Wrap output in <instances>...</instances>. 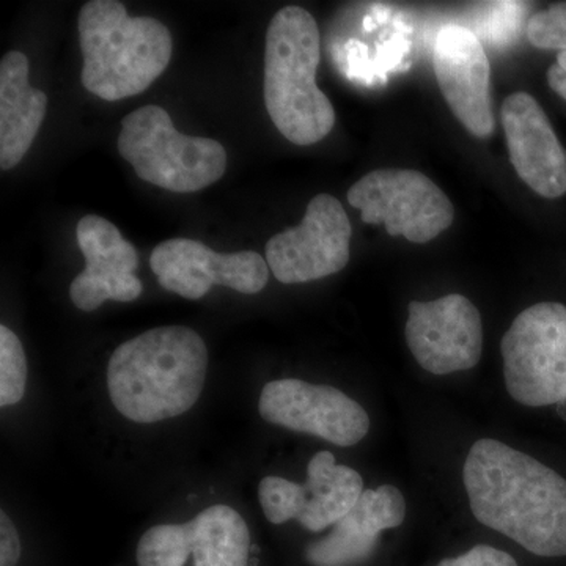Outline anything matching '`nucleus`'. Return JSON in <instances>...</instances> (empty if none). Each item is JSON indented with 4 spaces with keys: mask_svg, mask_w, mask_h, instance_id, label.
Instances as JSON below:
<instances>
[{
    "mask_svg": "<svg viewBox=\"0 0 566 566\" xmlns=\"http://www.w3.org/2000/svg\"><path fill=\"white\" fill-rule=\"evenodd\" d=\"M191 554L189 524H161L142 536L136 558L139 566H185Z\"/></svg>",
    "mask_w": 566,
    "mask_h": 566,
    "instance_id": "19",
    "label": "nucleus"
},
{
    "mask_svg": "<svg viewBox=\"0 0 566 566\" xmlns=\"http://www.w3.org/2000/svg\"><path fill=\"white\" fill-rule=\"evenodd\" d=\"M438 566H517L515 558L493 546L479 545L455 558H446Z\"/></svg>",
    "mask_w": 566,
    "mask_h": 566,
    "instance_id": "22",
    "label": "nucleus"
},
{
    "mask_svg": "<svg viewBox=\"0 0 566 566\" xmlns=\"http://www.w3.org/2000/svg\"><path fill=\"white\" fill-rule=\"evenodd\" d=\"M364 493V480L333 453L318 452L307 465L304 485L283 476H264L259 485L260 505L270 523L296 520L311 532H322L348 515Z\"/></svg>",
    "mask_w": 566,
    "mask_h": 566,
    "instance_id": "8",
    "label": "nucleus"
},
{
    "mask_svg": "<svg viewBox=\"0 0 566 566\" xmlns=\"http://www.w3.org/2000/svg\"><path fill=\"white\" fill-rule=\"evenodd\" d=\"M259 411L266 422L338 447L359 444L370 430V417L352 397L333 386L301 379L268 382L260 395Z\"/></svg>",
    "mask_w": 566,
    "mask_h": 566,
    "instance_id": "10",
    "label": "nucleus"
},
{
    "mask_svg": "<svg viewBox=\"0 0 566 566\" xmlns=\"http://www.w3.org/2000/svg\"><path fill=\"white\" fill-rule=\"evenodd\" d=\"M472 515L539 557H566V480L535 458L480 439L465 458Z\"/></svg>",
    "mask_w": 566,
    "mask_h": 566,
    "instance_id": "1",
    "label": "nucleus"
},
{
    "mask_svg": "<svg viewBox=\"0 0 566 566\" xmlns=\"http://www.w3.org/2000/svg\"><path fill=\"white\" fill-rule=\"evenodd\" d=\"M150 268L159 285L186 300H202L214 285L255 294L270 281L266 259L253 251L219 253L200 241L174 238L153 249Z\"/></svg>",
    "mask_w": 566,
    "mask_h": 566,
    "instance_id": "11",
    "label": "nucleus"
},
{
    "mask_svg": "<svg viewBox=\"0 0 566 566\" xmlns=\"http://www.w3.org/2000/svg\"><path fill=\"white\" fill-rule=\"evenodd\" d=\"M433 63L442 96L461 125L479 139L493 136L491 66L474 32L460 25L442 28L436 36Z\"/></svg>",
    "mask_w": 566,
    "mask_h": 566,
    "instance_id": "13",
    "label": "nucleus"
},
{
    "mask_svg": "<svg viewBox=\"0 0 566 566\" xmlns=\"http://www.w3.org/2000/svg\"><path fill=\"white\" fill-rule=\"evenodd\" d=\"M322 39L303 7L274 14L264 52V104L275 128L294 145L323 140L335 126L333 103L316 85Z\"/></svg>",
    "mask_w": 566,
    "mask_h": 566,
    "instance_id": "3",
    "label": "nucleus"
},
{
    "mask_svg": "<svg viewBox=\"0 0 566 566\" xmlns=\"http://www.w3.org/2000/svg\"><path fill=\"white\" fill-rule=\"evenodd\" d=\"M510 163L521 180L545 199L566 193V150L545 109L526 92L506 96L501 107Z\"/></svg>",
    "mask_w": 566,
    "mask_h": 566,
    "instance_id": "15",
    "label": "nucleus"
},
{
    "mask_svg": "<svg viewBox=\"0 0 566 566\" xmlns=\"http://www.w3.org/2000/svg\"><path fill=\"white\" fill-rule=\"evenodd\" d=\"M188 524L193 566H248L251 532L232 506H210Z\"/></svg>",
    "mask_w": 566,
    "mask_h": 566,
    "instance_id": "18",
    "label": "nucleus"
},
{
    "mask_svg": "<svg viewBox=\"0 0 566 566\" xmlns=\"http://www.w3.org/2000/svg\"><path fill=\"white\" fill-rule=\"evenodd\" d=\"M207 371L208 348L196 331L156 327L112 353L107 390L123 417L156 423L185 415L199 401Z\"/></svg>",
    "mask_w": 566,
    "mask_h": 566,
    "instance_id": "2",
    "label": "nucleus"
},
{
    "mask_svg": "<svg viewBox=\"0 0 566 566\" xmlns=\"http://www.w3.org/2000/svg\"><path fill=\"white\" fill-rule=\"evenodd\" d=\"M352 233L344 205L329 193H318L300 226L268 241V266L285 285L340 273L349 262Z\"/></svg>",
    "mask_w": 566,
    "mask_h": 566,
    "instance_id": "9",
    "label": "nucleus"
},
{
    "mask_svg": "<svg viewBox=\"0 0 566 566\" xmlns=\"http://www.w3.org/2000/svg\"><path fill=\"white\" fill-rule=\"evenodd\" d=\"M118 151L142 180L178 193L202 191L227 169L226 148L219 142L177 132L158 106L140 107L123 118Z\"/></svg>",
    "mask_w": 566,
    "mask_h": 566,
    "instance_id": "5",
    "label": "nucleus"
},
{
    "mask_svg": "<svg viewBox=\"0 0 566 566\" xmlns=\"http://www.w3.org/2000/svg\"><path fill=\"white\" fill-rule=\"evenodd\" d=\"M406 516V501L392 485L365 490L348 515L334 524L326 538L312 543L305 558L312 566H356L374 554L379 534L400 527Z\"/></svg>",
    "mask_w": 566,
    "mask_h": 566,
    "instance_id": "16",
    "label": "nucleus"
},
{
    "mask_svg": "<svg viewBox=\"0 0 566 566\" xmlns=\"http://www.w3.org/2000/svg\"><path fill=\"white\" fill-rule=\"evenodd\" d=\"M76 234L85 270L71 282V303L82 312H93L104 301H136L144 290L134 274L139 256L120 230L107 219L91 214L77 223Z\"/></svg>",
    "mask_w": 566,
    "mask_h": 566,
    "instance_id": "14",
    "label": "nucleus"
},
{
    "mask_svg": "<svg viewBox=\"0 0 566 566\" xmlns=\"http://www.w3.org/2000/svg\"><path fill=\"white\" fill-rule=\"evenodd\" d=\"M549 87L566 102V51L558 52L557 62L547 70Z\"/></svg>",
    "mask_w": 566,
    "mask_h": 566,
    "instance_id": "24",
    "label": "nucleus"
},
{
    "mask_svg": "<svg viewBox=\"0 0 566 566\" xmlns=\"http://www.w3.org/2000/svg\"><path fill=\"white\" fill-rule=\"evenodd\" d=\"M510 397L528 408L566 400V305L539 303L521 312L501 342Z\"/></svg>",
    "mask_w": 566,
    "mask_h": 566,
    "instance_id": "6",
    "label": "nucleus"
},
{
    "mask_svg": "<svg viewBox=\"0 0 566 566\" xmlns=\"http://www.w3.org/2000/svg\"><path fill=\"white\" fill-rule=\"evenodd\" d=\"M348 202L365 223H382L387 233L416 244L430 243L455 219L446 192L417 170H374L349 188Z\"/></svg>",
    "mask_w": 566,
    "mask_h": 566,
    "instance_id": "7",
    "label": "nucleus"
},
{
    "mask_svg": "<svg viewBox=\"0 0 566 566\" xmlns=\"http://www.w3.org/2000/svg\"><path fill=\"white\" fill-rule=\"evenodd\" d=\"M371 28H374V24H371V18H365V20H364L365 31H371Z\"/></svg>",
    "mask_w": 566,
    "mask_h": 566,
    "instance_id": "26",
    "label": "nucleus"
},
{
    "mask_svg": "<svg viewBox=\"0 0 566 566\" xmlns=\"http://www.w3.org/2000/svg\"><path fill=\"white\" fill-rule=\"evenodd\" d=\"M21 557L20 534L6 512L0 513V566H17Z\"/></svg>",
    "mask_w": 566,
    "mask_h": 566,
    "instance_id": "23",
    "label": "nucleus"
},
{
    "mask_svg": "<svg viewBox=\"0 0 566 566\" xmlns=\"http://www.w3.org/2000/svg\"><path fill=\"white\" fill-rule=\"evenodd\" d=\"M81 81L104 102L139 95L172 59V35L155 18L129 17L115 0H92L80 11Z\"/></svg>",
    "mask_w": 566,
    "mask_h": 566,
    "instance_id": "4",
    "label": "nucleus"
},
{
    "mask_svg": "<svg viewBox=\"0 0 566 566\" xmlns=\"http://www.w3.org/2000/svg\"><path fill=\"white\" fill-rule=\"evenodd\" d=\"M406 344L423 370L449 375L474 368L482 359L483 323L463 294L409 304Z\"/></svg>",
    "mask_w": 566,
    "mask_h": 566,
    "instance_id": "12",
    "label": "nucleus"
},
{
    "mask_svg": "<svg viewBox=\"0 0 566 566\" xmlns=\"http://www.w3.org/2000/svg\"><path fill=\"white\" fill-rule=\"evenodd\" d=\"M48 96L29 84V59L11 51L0 62V167L13 169L32 147Z\"/></svg>",
    "mask_w": 566,
    "mask_h": 566,
    "instance_id": "17",
    "label": "nucleus"
},
{
    "mask_svg": "<svg viewBox=\"0 0 566 566\" xmlns=\"http://www.w3.org/2000/svg\"><path fill=\"white\" fill-rule=\"evenodd\" d=\"M527 39L536 50L566 51V2L536 11L527 22Z\"/></svg>",
    "mask_w": 566,
    "mask_h": 566,
    "instance_id": "21",
    "label": "nucleus"
},
{
    "mask_svg": "<svg viewBox=\"0 0 566 566\" xmlns=\"http://www.w3.org/2000/svg\"><path fill=\"white\" fill-rule=\"evenodd\" d=\"M28 386V359L20 338L0 326V406L20 403Z\"/></svg>",
    "mask_w": 566,
    "mask_h": 566,
    "instance_id": "20",
    "label": "nucleus"
},
{
    "mask_svg": "<svg viewBox=\"0 0 566 566\" xmlns=\"http://www.w3.org/2000/svg\"><path fill=\"white\" fill-rule=\"evenodd\" d=\"M557 415L562 417V419L566 422V400L557 403Z\"/></svg>",
    "mask_w": 566,
    "mask_h": 566,
    "instance_id": "25",
    "label": "nucleus"
}]
</instances>
